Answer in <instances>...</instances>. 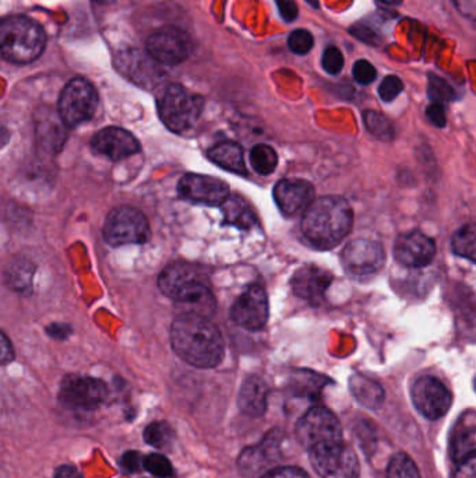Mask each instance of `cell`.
<instances>
[{"mask_svg": "<svg viewBox=\"0 0 476 478\" xmlns=\"http://www.w3.org/2000/svg\"><path fill=\"white\" fill-rule=\"evenodd\" d=\"M172 349L183 361L196 368H214L224 358L221 331L210 319L196 313H182L171 328Z\"/></svg>", "mask_w": 476, "mask_h": 478, "instance_id": "obj_1", "label": "cell"}, {"mask_svg": "<svg viewBox=\"0 0 476 478\" xmlns=\"http://www.w3.org/2000/svg\"><path fill=\"white\" fill-rule=\"evenodd\" d=\"M158 287L167 297L189 308L187 313L210 318L216 312V297L210 281L197 265L171 263L159 274Z\"/></svg>", "mask_w": 476, "mask_h": 478, "instance_id": "obj_2", "label": "cell"}, {"mask_svg": "<svg viewBox=\"0 0 476 478\" xmlns=\"http://www.w3.org/2000/svg\"><path fill=\"white\" fill-rule=\"evenodd\" d=\"M354 224V213L339 196L316 198L303 213L302 232L313 247L331 249L347 237Z\"/></svg>", "mask_w": 476, "mask_h": 478, "instance_id": "obj_3", "label": "cell"}, {"mask_svg": "<svg viewBox=\"0 0 476 478\" xmlns=\"http://www.w3.org/2000/svg\"><path fill=\"white\" fill-rule=\"evenodd\" d=\"M43 27L25 15L7 17L0 27V46L5 59L25 65L35 61L46 48Z\"/></svg>", "mask_w": 476, "mask_h": 478, "instance_id": "obj_4", "label": "cell"}, {"mask_svg": "<svg viewBox=\"0 0 476 478\" xmlns=\"http://www.w3.org/2000/svg\"><path fill=\"white\" fill-rule=\"evenodd\" d=\"M159 117L172 132L182 133L195 127L203 111V98L179 85H169L157 99Z\"/></svg>", "mask_w": 476, "mask_h": 478, "instance_id": "obj_5", "label": "cell"}, {"mask_svg": "<svg viewBox=\"0 0 476 478\" xmlns=\"http://www.w3.org/2000/svg\"><path fill=\"white\" fill-rule=\"evenodd\" d=\"M150 237L151 229L147 217L137 208L120 206L106 217L104 238L112 247L146 244Z\"/></svg>", "mask_w": 476, "mask_h": 478, "instance_id": "obj_6", "label": "cell"}, {"mask_svg": "<svg viewBox=\"0 0 476 478\" xmlns=\"http://www.w3.org/2000/svg\"><path fill=\"white\" fill-rule=\"evenodd\" d=\"M310 452V463L321 478H358L360 466L357 453L342 441L316 446Z\"/></svg>", "mask_w": 476, "mask_h": 478, "instance_id": "obj_7", "label": "cell"}, {"mask_svg": "<svg viewBox=\"0 0 476 478\" xmlns=\"http://www.w3.org/2000/svg\"><path fill=\"white\" fill-rule=\"evenodd\" d=\"M98 108V94L96 87L86 78H73L60 94V119L67 127L90 121Z\"/></svg>", "mask_w": 476, "mask_h": 478, "instance_id": "obj_8", "label": "cell"}, {"mask_svg": "<svg viewBox=\"0 0 476 478\" xmlns=\"http://www.w3.org/2000/svg\"><path fill=\"white\" fill-rule=\"evenodd\" d=\"M341 433L339 418L326 407H313L297 424L298 441L309 451L324 443L342 441Z\"/></svg>", "mask_w": 476, "mask_h": 478, "instance_id": "obj_9", "label": "cell"}, {"mask_svg": "<svg viewBox=\"0 0 476 478\" xmlns=\"http://www.w3.org/2000/svg\"><path fill=\"white\" fill-rule=\"evenodd\" d=\"M108 396L102 381L90 376L69 375L60 385L59 399L67 409L90 412L98 409Z\"/></svg>", "mask_w": 476, "mask_h": 478, "instance_id": "obj_10", "label": "cell"}, {"mask_svg": "<svg viewBox=\"0 0 476 478\" xmlns=\"http://www.w3.org/2000/svg\"><path fill=\"white\" fill-rule=\"evenodd\" d=\"M146 49L159 65L175 66L189 57L190 39L185 31L168 25L148 36Z\"/></svg>", "mask_w": 476, "mask_h": 478, "instance_id": "obj_11", "label": "cell"}, {"mask_svg": "<svg viewBox=\"0 0 476 478\" xmlns=\"http://www.w3.org/2000/svg\"><path fill=\"white\" fill-rule=\"evenodd\" d=\"M413 406L429 420H439L449 412L452 397L449 389L433 376H422L410 388Z\"/></svg>", "mask_w": 476, "mask_h": 478, "instance_id": "obj_12", "label": "cell"}, {"mask_svg": "<svg viewBox=\"0 0 476 478\" xmlns=\"http://www.w3.org/2000/svg\"><path fill=\"white\" fill-rule=\"evenodd\" d=\"M386 262L383 247L369 239H355L345 247L342 263L349 276L363 279L381 270Z\"/></svg>", "mask_w": 476, "mask_h": 478, "instance_id": "obj_13", "label": "cell"}, {"mask_svg": "<svg viewBox=\"0 0 476 478\" xmlns=\"http://www.w3.org/2000/svg\"><path fill=\"white\" fill-rule=\"evenodd\" d=\"M231 318L238 326L246 331H260L268 320V300L266 290L260 284H253L246 290L231 310Z\"/></svg>", "mask_w": 476, "mask_h": 478, "instance_id": "obj_14", "label": "cell"}, {"mask_svg": "<svg viewBox=\"0 0 476 478\" xmlns=\"http://www.w3.org/2000/svg\"><path fill=\"white\" fill-rule=\"evenodd\" d=\"M177 192L182 198L204 205H222L229 198V187L218 178L187 174L180 178Z\"/></svg>", "mask_w": 476, "mask_h": 478, "instance_id": "obj_15", "label": "cell"}, {"mask_svg": "<svg viewBox=\"0 0 476 478\" xmlns=\"http://www.w3.org/2000/svg\"><path fill=\"white\" fill-rule=\"evenodd\" d=\"M273 195L279 210L288 217L305 213L316 200L313 185L298 178L279 181L274 188Z\"/></svg>", "mask_w": 476, "mask_h": 478, "instance_id": "obj_16", "label": "cell"}, {"mask_svg": "<svg viewBox=\"0 0 476 478\" xmlns=\"http://www.w3.org/2000/svg\"><path fill=\"white\" fill-rule=\"evenodd\" d=\"M158 65L148 52H141L138 49L122 51L116 57V66L120 73L136 85L146 88L158 85L161 78Z\"/></svg>", "mask_w": 476, "mask_h": 478, "instance_id": "obj_17", "label": "cell"}, {"mask_svg": "<svg viewBox=\"0 0 476 478\" xmlns=\"http://www.w3.org/2000/svg\"><path fill=\"white\" fill-rule=\"evenodd\" d=\"M394 255L397 260L407 268H425L430 265L436 255V244L431 238L422 232H410L397 239Z\"/></svg>", "mask_w": 476, "mask_h": 478, "instance_id": "obj_18", "label": "cell"}, {"mask_svg": "<svg viewBox=\"0 0 476 478\" xmlns=\"http://www.w3.org/2000/svg\"><path fill=\"white\" fill-rule=\"evenodd\" d=\"M91 147L96 153L108 157L112 161H119L138 153L140 143L127 130L111 127L94 136Z\"/></svg>", "mask_w": 476, "mask_h": 478, "instance_id": "obj_19", "label": "cell"}, {"mask_svg": "<svg viewBox=\"0 0 476 478\" xmlns=\"http://www.w3.org/2000/svg\"><path fill=\"white\" fill-rule=\"evenodd\" d=\"M333 281V276L329 271L318 266H303L292 277L291 287L295 295L312 302L319 304L323 300L327 289Z\"/></svg>", "mask_w": 476, "mask_h": 478, "instance_id": "obj_20", "label": "cell"}, {"mask_svg": "<svg viewBox=\"0 0 476 478\" xmlns=\"http://www.w3.org/2000/svg\"><path fill=\"white\" fill-rule=\"evenodd\" d=\"M279 433H267L266 440L258 446L245 449L239 457V467L243 474L258 475L279 459Z\"/></svg>", "mask_w": 476, "mask_h": 478, "instance_id": "obj_21", "label": "cell"}, {"mask_svg": "<svg viewBox=\"0 0 476 478\" xmlns=\"http://www.w3.org/2000/svg\"><path fill=\"white\" fill-rule=\"evenodd\" d=\"M268 388L258 376H250L243 382L239 393V407L246 415L258 418L266 412Z\"/></svg>", "mask_w": 476, "mask_h": 478, "instance_id": "obj_22", "label": "cell"}, {"mask_svg": "<svg viewBox=\"0 0 476 478\" xmlns=\"http://www.w3.org/2000/svg\"><path fill=\"white\" fill-rule=\"evenodd\" d=\"M221 206L222 211H224V223L228 226H235L240 229H250L258 224V217H256L255 211L240 196H229Z\"/></svg>", "mask_w": 476, "mask_h": 478, "instance_id": "obj_23", "label": "cell"}, {"mask_svg": "<svg viewBox=\"0 0 476 478\" xmlns=\"http://www.w3.org/2000/svg\"><path fill=\"white\" fill-rule=\"evenodd\" d=\"M208 158L217 166L227 171L235 172V174L246 175L248 168H246L245 156H243L242 147L238 143L222 142L214 146L208 151Z\"/></svg>", "mask_w": 476, "mask_h": 478, "instance_id": "obj_24", "label": "cell"}, {"mask_svg": "<svg viewBox=\"0 0 476 478\" xmlns=\"http://www.w3.org/2000/svg\"><path fill=\"white\" fill-rule=\"evenodd\" d=\"M350 392L355 399L369 409H378L384 401V392L375 381L366 376L355 375L349 381Z\"/></svg>", "mask_w": 476, "mask_h": 478, "instance_id": "obj_25", "label": "cell"}, {"mask_svg": "<svg viewBox=\"0 0 476 478\" xmlns=\"http://www.w3.org/2000/svg\"><path fill=\"white\" fill-rule=\"evenodd\" d=\"M35 266L25 258H15L6 269V283L15 291L25 292L31 289Z\"/></svg>", "mask_w": 476, "mask_h": 478, "instance_id": "obj_26", "label": "cell"}, {"mask_svg": "<svg viewBox=\"0 0 476 478\" xmlns=\"http://www.w3.org/2000/svg\"><path fill=\"white\" fill-rule=\"evenodd\" d=\"M452 250L462 258L476 262V224H468L452 237Z\"/></svg>", "mask_w": 476, "mask_h": 478, "instance_id": "obj_27", "label": "cell"}, {"mask_svg": "<svg viewBox=\"0 0 476 478\" xmlns=\"http://www.w3.org/2000/svg\"><path fill=\"white\" fill-rule=\"evenodd\" d=\"M250 164L258 174L270 175L279 166V156L270 146L258 145L250 150Z\"/></svg>", "mask_w": 476, "mask_h": 478, "instance_id": "obj_28", "label": "cell"}, {"mask_svg": "<svg viewBox=\"0 0 476 478\" xmlns=\"http://www.w3.org/2000/svg\"><path fill=\"white\" fill-rule=\"evenodd\" d=\"M363 122H365L369 132L378 137L379 140L390 142L396 136L394 125L391 124L389 117H384L380 112L366 111L363 114Z\"/></svg>", "mask_w": 476, "mask_h": 478, "instance_id": "obj_29", "label": "cell"}, {"mask_svg": "<svg viewBox=\"0 0 476 478\" xmlns=\"http://www.w3.org/2000/svg\"><path fill=\"white\" fill-rule=\"evenodd\" d=\"M387 478H420V473L410 456L397 453L390 461Z\"/></svg>", "mask_w": 476, "mask_h": 478, "instance_id": "obj_30", "label": "cell"}, {"mask_svg": "<svg viewBox=\"0 0 476 478\" xmlns=\"http://www.w3.org/2000/svg\"><path fill=\"white\" fill-rule=\"evenodd\" d=\"M174 431L167 422H153L144 431V441L156 448H167L174 441Z\"/></svg>", "mask_w": 476, "mask_h": 478, "instance_id": "obj_31", "label": "cell"}, {"mask_svg": "<svg viewBox=\"0 0 476 478\" xmlns=\"http://www.w3.org/2000/svg\"><path fill=\"white\" fill-rule=\"evenodd\" d=\"M476 454V428L462 431L454 441L452 456L457 463L465 461L467 457Z\"/></svg>", "mask_w": 476, "mask_h": 478, "instance_id": "obj_32", "label": "cell"}, {"mask_svg": "<svg viewBox=\"0 0 476 478\" xmlns=\"http://www.w3.org/2000/svg\"><path fill=\"white\" fill-rule=\"evenodd\" d=\"M429 97L433 103L443 104L454 98V90L443 78L430 76L429 77Z\"/></svg>", "mask_w": 476, "mask_h": 478, "instance_id": "obj_33", "label": "cell"}, {"mask_svg": "<svg viewBox=\"0 0 476 478\" xmlns=\"http://www.w3.org/2000/svg\"><path fill=\"white\" fill-rule=\"evenodd\" d=\"M315 46V38L308 30L292 31L291 36H288V46L294 54L306 55L312 51Z\"/></svg>", "mask_w": 476, "mask_h": 478, "instance_id": "obj_34", "label": "cell"}, {"mask_svg": "<svg viewBox=\"0 0 476 478\" xmlns=\"http://www.w3.org/2000/svg\"><path fill=\"white\" fill-rule=\"evenodd\" d=\"M39 130H44L43 140L46 147H52V151H59L65 142L64 129L60 127L57 122L46 121L43 127H38Z\"/></svg>", "mask_w": 476, "mask_h": 478, "instance_id": "obj_35", "label": "cell"}, {"mask_svg": "<svg viewBox=\"0 0 476 478\" xmlns=\"http://www.w3.org/2000/svg\"><path fill=\"white\" fill-rule=\"evenodd\" d=\"M144 469L150 472L151 474L157 475V477H168L172 474L171 462L162 454H148L144 459Z\"/></svg>", "mask_w": 476, "mask_h": 478, "instance_id": "obj_36", "label": "cell"}, {"mask_svg": "<svg viewBox=\"0 0 476 478\" xmlns=\"http://www.w3.org/2000/svg\"><path fill=\"white\" fill-rule=\"evenodd\" d=\"M344 55L336 46H329L324 51L323 59H321V65L323 69L326 70L329 75H339L341 70L344 69Z\"/></svg>", "mask_w": 476, "mask_h": 478, "instance_id": "obj_37", "label": "cell"}, {"mask_svg": "<svg viewBox=\"0 0 476 478\" xmlns=\"http://www.w3.org/2000/svg\"><path fill=\"white\" fill-rule=\"evenodd\" d=\"M402 90H404V85H402L401 78L397 76H387L379 87V96L386 103H391L392 99H396L402 93Z\"/></svg>", "mask_w": 476, "mask_h": 478, "instance_id": "obj_38", "label": "cell"}, {"mask_svg": "<svg viewBox=\"0 0 476 478\" xmlns=\"http://www.w3.org/2000/svg\"><path fill=\"white\" fill-rule=\"evenodd\" d=\"M352 73H354L355 80L363 86H368L375 82L376 76H378L375 66H373L370 62L365 61V59H360V61H358L357 64L354 65Z\"/></svg>", "mask_w": 476, "mask_h": 478, "instance_id": "obj_39", "label": "cell"}, {"mask_svg": "<svg viewBox=\"0 0 476 478\" xmlns=\"http://www.w3.org/2000/svg\"><path fill=\"white\" fill-rule=\"evenodd\" d=\"M261 478H309V475L299 467H279L264 473Z\"/></svg>", "mask_w": 476, "mask_h": 478, "instance_id": "obj_40", "label": "cell"}, {"mask_svg": "<svg viewBox=\"0 0 476 478\" xmlns=\"http://www.w3.org/2000/svg\"><path fill=\"white\" fill-rule=\"evenodd\" d=\"M426 115H428L429 121L434 125V127H444L447 124L446 109H444L443 104L433 103L426 109Z\"/></svg>", "mask_w": 476, "mask_h": 478, "instance_id": "obj_41", "label": "cell"}, {"mask_svg": "<svg viewBox=\"0 0 476 478\" xmlns=\"http://www.w3.org/2000/svg\"><path fill=\"white\" fill-rule=\"evenodd\" d=\"M350 34L357 36V38L362 39L369 46H379L380 44V36H378V33H375L371 28L366 27V25H355V27L350 28Z\"/></svg>", "mask_w": 476, "mask_h": 478, "instance_id": "obj_42", "label": "cell"}, {"mask_svg": "<svg viewBox=\"0 0 476 478\" xmlns=\"http://www.w3.org/2000/svg\"><path fill=\"white\" fill-rule=\"evenodd\" d=\"M454 478H476V454L460 462L455 469Z\"/></svg>", "mask_w": 476, "mask_h": 478, "instance_id": "obj_43", "label": "cell"}, {"mask_svg": "<svg viewBox=\"0 0 476 478\" xmlns=\"http://www.w3.org/2000/svg\"><path fill=\"white\" fill-rule=\"evenodd\" d=\"M122 466L127 472L135 473L140 470L141 466H144L143 457L138 452L130 451L122 456Z\"/></svg>", "mask_w": 476, "mask_h": 478, "instance_id": "obj_44", "label": "cell"}, {"mask_svg": "<svg viewBox=\"0 0 476 478\" xmlns=\"http://www.w3.org/2000/svg\"><path fill=\"white\" fill-rule=\"evenodd\" d=\"M276 4L285 22H294L298 17V6L294 0H276Z\"/></svg>", "mask_w": 476, "mask_h": 478, "instance_id": "obj_45", "label": "cell"}, {"mask_svg": "<svg viewBox=\"0 0 476 478\" xmlns=\"http://www.w3.org/2000/svg\"><path fill=\"white\" fill-rule=\"evenodd\" d=\"M462 15L476 20V0H452Z\"/></svg>", "mask_w": 476, "mask_h": 478, "instance_id": "obj_46", "label": "cell"}, {"mask_svg": "<svg viewBox=\"0 0 476 478\" xmlns=\"http://www.w3.org/2000/svg\"><path fill=\"white\" fill-rule=\"evenodd\" d=\"M46 333L57 341H64L72 333V328L69 325H65V323H54V325L46 328Z\"/></svg>", "mask_w": 476, "mask_h": 478, "instance_id": "obj_47", "label": "cell"}, {"mask_svg": "<svg viewBox=\"0 0 476 478\" xmlns=\"http://www.w3.org/2000/svg\"><path fill=\"white\" fill-rule=\"evenodd\" d=\"M15 358V351H13L12 343H10L9 339H7L6 334H2V362L7 364V362L12 361Z\"/></svg>", "mask_w": 476, "mask_h": 478, "instance_id": "obj_48", "label": "cell"}, {"mask_svg": "<svg viewBox=\"0 0 476 478\" xmlns=\"http://www.w3.org/2000/svg\"><path fill=\"white\" fill-rule=\"evenodd\" d=\"M55 478H85L75 467L60 466L55 473Z\"/></svg>", "mask_w": 476, "mask_h": 478, "instance_id": "obj_49", "label": "cell"}, {"mask_svg": "<svg viewBox=\"0 0 476 478\" xmlns=\"http://www.w3.org/2000/svg\"><path fill=\"white\" fill-rule=\"evenodd\" d=\"M381 4L389 5V6H399L402 4V0H380Z\"/></svg>", "mask_w": 476, "mask_h": 478, "instance_id": "obj_50", "label": "cell"}, {"mask_svg": "<svg viewBox=\"0 0 476 478\" xmlns=\"http://www.w3.org/2000/svg\"><path fill=\"white\" fill-rule=\"evenodd\" d=\"M310 6L315 7V9H318L319 6H320V4H319V0H306Z\"/></svg>", "mask_w": 476, "mask_h": 478, "instance_id": "obj_51", "label": "cell"}, {"mask_svg": "<svg viewBox=\"0 0 476 478\" xmlns=\"http://www.w3.org/2000/svg\"><path fill=\"white\" fill-rule=\"evenodd\" d=\"M96 2H98V4L102 5H108L112 4V2H116V0H96Z\"/></svg>", "mask_w": 476, "mask_h": 478, "instance_id": "obj_52", "label": "cell"}, {"mask_svg": "<svg viewBox=\"0 0 476 478\" xmlns=\"http://www.w3.org/2000/svg\"><path fill=\"white\" fill-rule=\"evenodd\" d=\"M475 389H476V380H475Z\"/></svg>", "mask_w": 476, "mask_h": 478, "instance_id": "obj_53", "label": "cell"}]
</instances>
